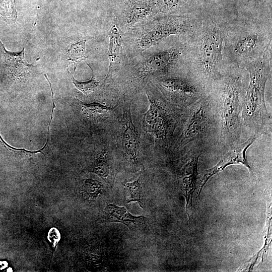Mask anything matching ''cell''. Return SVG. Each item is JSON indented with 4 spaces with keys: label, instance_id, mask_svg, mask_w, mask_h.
<instances>
[{
    "label": "cell",
    "instance_id": "cell-17",
    "mask_svg": "<svg viewBox=\"0 0 272 272\" xmlns=\"http://www.w3.org/2000/svg\"><path fill=\"white\" fill-rule=\"evenodd\" d=\"M77 100L80 105L82 111L89 118H96L101 116L107 115L113 111L117 106V105L108 106L96 102L87 103Z\"/></svg>",
    "mask_w": 272,
    "mask_h": 272
},
{
    "label": "cell",
    "instance_id": "cell-6",
    "mask_svg": "<svg viewBox=\"0 0 272 272\" xmlns=\"http://www.w3.org/2000/svg\"><path fill=\"white\" fill-rule=\"evenodd\" d=\"M223 44L222 31L216 24H211L203 33L199 51L201 71L208 78L217 77L222 58Z\"/></svg>",
    "mask_w": 272,
    "mask_h": 272
},
{
    "label": "cell",
    "instance_id": "cell-15",
    "mask_svg": "<svg viewBox=\"0 0 272 272\" xmlns=\"http://www.w3.org/2000/svg\"><path fill=\"white\" fill-rule=\"evenodd\" d=\"M122 33L117 23L113 24L109 32V44L107 53L109 60L108 72H107L105 80L107 79L110 74L113 66L117 62L119 58L121 50Z\"/></svg>",
    "mask_w": 272,
    "mask_h": 272
},
{
    "label": "cell",
    "instance_id": "cell-25",
    "mask_svg": "<svg viewBox=\"0 0 272 272\" xmlns=\"http://www.w3.org/2000/svg\"><path fill=\"white\" fill-rule=\"evenodd\" d=\"M0 142L4 146H5L7 148V149H8L10 151H16L17 152H22V153H26V154H31L32 153V151H28L24 149H21V148L18 149V148H14L10 146L4 140V139L2 138L1 135H0Z\"/></svg>",
    "mask_w": 272,
    "mask_h": 272
},
{
    "label": "cell",
    "instance_id": "cell-24",
    "mask_svg": "<svg viewBox=\"0 0 272 272\" xmlns=\"http://www.w3.org/2000/svg\"><path fill=\"white\" fill-rule=\"evenodd\" d=\"M180 0H158V8L162 13H170L175 10L179 5Z\"/></svg>",
    "mask_w": 272,
    "mask_h": 272
},
{
    "label": "cell",
    "instance_id": "cell-4",
    "mask_svg": "<svg viewBox=\"0 0 272 272\" xmlns=\"http://www.w3.org/2000/svg\"><path fill=\"white\" fill-rule=\"evenodd\" d=\"M146 93L149 108L143 115V129L151 133L157 143L167 148L172 141L178 116L163 102Z\"/></svg>",
    "mask_w": 272,
    "mask_h": 272
},
{
    "label": "cell",
    "instance_id": "cell-2",
    "mask_svg": "<svg viewBox=\"0 0 272 272\" xmlns=\"http://www.w3.org/2000/svg\"><path fill=\"white\" fill-rule=\"evenodd\" d=\"M241 81L229 77L224 81L218 100L213 101L219 119L218 144L226 151L241 143L242 123L241 113Z\"/></svg>",
    "mask_w": 272,
    "mask_h": 272
},
{
    "label": "cell",
    "instance_id": "cell-3",
    "mask_svg": "<svg viewBox=\"0 0 272 272\" xmlns=\"http://www.w3.org/2000/svg\"><path fill=\"white\" fill-rule=\"evenodd\" d=\"M189 107L183 128L178 140V147L192 144L191 147L202 148L208 138L219 134V119L212 99L204 97Z\"/></svg>",
    "mask_w": 272,
    "mask_h": 272
},
{
    "label": "cell",
    "instance_id": "cell-13",
    "mask_svg": "<svg viewBox=\"0 0 272 272\" xmlns=\"http://www.w3.org/2000/svg\"><path fill=\"white\" fill-rule=\"evenodd\" d=\"M147 221L148 219L145 217L132 215L124 207L109 204L104 209L102 222H118L131 230H135L143 228Z\"/></svg>",
    "mask_w": 272,
    "mask_h": 272
},
{
    "label": "cell",
    "instance_id": "cell-10",
    "mask_svg": "<svg viewBox=\"0 0 272 272\" xmlns=\"http://www.w3.org/2000/svg\"><path fill=\"white\" fill-rule=\"evenodd\" d=\"M202 149L193 147L190 148L181 160L179 170L182 194L186 199V212L189 220L192 215V200L193 193L197 189L198 181L197 166Z\"/></svg>",
    "mask_w": 272,
    "mask_h": 272
},
{
    "label": "cell",
    "instance_id": "cell-19",
    "mask_svg": "<svg viewBox=\"0 0 272 272\" xmlns=\"http://www.w3.org/2000/svg\"><path fill=\"white\" fill-rule=\"evenodd\" d=\"M258 36L256 34H250L245 36L236 43L234 51L238 54H247L251 52L257 46Z\"/></svg>",
    "mask_w": 272,
    "mask_h": 272
},
{
    "label": "cell",
    "instance_id": "cell-7",
    "mask_svg": "<svg viewBox=\"0 0 272 272\" xmlns=\"http://www.w3.org/2000/svg\"><path fill=\"white\" fill-rule=\"evenodd\" d=\"M256 134L250 135L245 141L241 142L228 150L224 151L221 154L220 161L212 168L205 170L198 178L197 189L199 198L201 191L208 180L218 172L223 170L227 167L234 164H242L251 172V167L249 165L247 157L246 151L258 138Z\"/></svg>",
    "mask_w": 272,
    "mask_h": 272
},
{
    "label": "cell",
    "instance_id": "cell-18",
    "mask_svg": "<svg viewBox=\"0 0 272 272\" xmlns=\"http://www.w3.org/2000/svg\"><path fill=\"white\" fill-rule=\"evenodd\" d=\"M87 41V40H82L72 43L67 50V61L70 63L74 64V71L77 64L87 58L85 55V44Z\"/></svg>",
    "mask_w": 272,
    "mask_h": 272
},
{
    "label": "cell",
    "instance_id": "cell-9",
    "mask_svg": "<svg viewBox=\"0 0 272 272\" xmlns=\"http://www.w3.org/2000/svg\"><path fill=\"white\" fill-rule=\"evenodd\" d=\"M159 85L178 105L188 107L205 97L199 86L185 78L170 77L161 79Z\"/></svg>",
    "mask_w": 272,
    "mask_h": 272
},
{
    "label": "cell",
    "instance_id": "cell-22",
    "mask_svg": "<svg viewBox=\"0 0 272 272\" xmlns=\"http://www.w3.org/2000/svg\"><path fill=\"white\" fill-rule=\"evenodd\" d=\"M87 64L90 68L92 72L91 78L87 81H79L77 80L72 75V82L73 84L84 95H86L95 91L100 86V82L96 80L93 70L88 64Z\"/></svg>",
    "mask_w": 272,
    "mask_h": 272
},
{
    "label": "cell",
    "instance_id": "cell-14",
    "mask_svg": "<svg viewBox=\"0 0 272 272\" xmlns=\"http://www.w3.org/2000/svg\"><path fill=\"white\" fill-rule=\"evenodd\" d=\"M153 10L148 0H133L127 9L125 23L128 26H133L144 21L150 16Z\"/></svg>",
    "mask_w": 272,
    "mask_h": 272
},
{
    "label": "cell",
    "instance_id": "cell-8",
    "mask_svg": "<svg viewBox=\"0 0 272 272\" xmlns=\"http://www.w3.org/2000/svg\"><path fill=\"white\" fill-rule=\"evenodd\" d=\"M189 23L185 19L167 18L153 22L142 33L139 41L141 49L146 50L157 45L172 35L187 30Z\"/></svg>",
    "mask_w": 272,
    "mask_h": 272
},
{
    "label": "cell",
    "instance_id": "cell-11",
    "mask_svg": "<svg viewBox=\"0 0 272 272\" xmlns=\"http://www.w3.org/2000/svg\"><path fill=\"white\" fill-rule=\"evenodd\" d=\"M130 104L123 110L120 122L121 126L120 142L124 155L132 162H138V153L140 146V135L132 122Z\"/></svg>",
    "mask_w": 272,
    "mask_h": 272
},
{
    "label": "cell",
    "instance_id": "cell-21",
    "mask_svg": "<svg viewBox=\"0 0 272 272\" xmlns=\"http://www.w3.org/2000/svg\"><path fill=\"white\" fill-rule=\"evenodd\" d=\"M15 0H0V20L8 23L17 21Z\"/></svg>",
    "mask_w": 272,
    "mask_h": 272
},
{
    "label": "cell",
    "instance_id": "cell-20",
    "mask_svg": "<svg viewBox=\"0 0 272 272\" xmlns=\"http://www.w3.org/2000/svg\"><path fill=\"white\" fill-rule=\"evenodd\" d=\"M101 178H106L109 173L108 152L102 151L96 157L92 165V171Z\"/></svg>",
    "mask_w": 272,
    "mask_h": 272
},
{
    "label": "cell",
    "instance_id": "cell-5",
    "mask_svg": "<svg viewBox=\"0 0 272 272\" xmlns=\"http://www.w3.org/2000/svg\"><path fill=\"white\" fill-rule=\"evenodd\" d=\"M36 66L25 60L24 48L19 52H11L0 40V79L5 87L26 82Z\"/></svg>",
    "mask_w": 272,
    "mask_h": 272
},
{
    "label": "cell",
    "instance_id": "cell-23",
    "mask_svg": "<svg viewBox=\"0 0 272 272\" xmlns=\"http://www.w3.org/2000/svg\"><path fill=\"white\" fill-rule=\"evenodd\" d=\"M104 192L103 184L99 181L87 179L85 180L83 186V193L84 197L93 199Z\"/></svg>",
    "mask_w": 272,
    "mask_h": 272
},
{
    "label": "cell",
    "instance_id": "cell-16",
    "mask_svg": "<svg viewBox=\"0 0 272 272\" xmlns=\"http://www.w3.org/2000/svg\"><path fill=\"white\" fill-rule=\"evenodd\" d=\"M141 177V176L140 174H137L134 178L125 180L121 183L125 187L129 194L126 203L132 201L137 202L142 208H144L143 203L142 201V186Z\"/></svg>",
    "mask_w": 272,
    "mask_h": 272
},
{
    "label": "cell",
    "instance_id": "cell-1",
    "mask_svg": "<svg viewBox=\"0 0 272 272\" xmlns=\"http://www.w3.org/2000/svg\"><path fill=\"white\" fill-rule=\"evenodd\" d=\"M248 71L250 81L242 102L241 121L251 135L259 136L271 130V118L265 102V88L270 71L265 60L260 58L251 63Z\"/></svg>",
    "mask_w": 272,
    "mask_h": 272
},
{
    "label": "cell",
    "instance_id": "cell-12",
    "mask_svg": "<svg viewBox=\"0 0 272 272\" xmlns=\"http://www.w3.org/2000/svg\"><path fill=\"white\" fill-rule=\"evenodd\" d=\"M180 53L179 49L172 47L153 54L140 64L138 73L143 77L148 75L165 73Z\"/></svg>",
    "mask_w": 272,
    "mask_h": 272
}]
</instances>
